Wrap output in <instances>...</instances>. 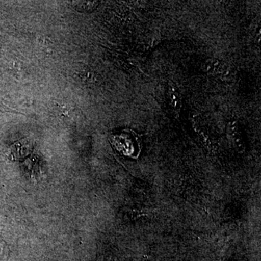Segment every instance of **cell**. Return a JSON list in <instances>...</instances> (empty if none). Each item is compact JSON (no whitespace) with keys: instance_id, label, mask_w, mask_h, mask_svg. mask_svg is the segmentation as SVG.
<instances>
[{"instance_id":"cell-3","label":"cell","mask_w":261,"mask_h":261,"mask_svg":"<svg viewBox=\"0 0 261 261\" xmlns=\"http://www.w3.org/2000/svg\"><path fill=\"white\" fill-rule=\"evenodd\" d=\"M167 93L171 109L175 114H179L183 102H182L181 92L176 84L173 83V82H168Z\"/></svg>"},{"instance_id":"cell-5","label":"cell","mask_w":261,"mask_h":261,"mask_svg":"<svg viewBox=\"0 0 261 261\" xmlns=\"http://www.w3.org/2000/svg\"><path fill=\"white\" fill-rule=\"evenodd\" d=\"M97 5V2H78L75 4V8L78 10L84 9L83 12H90V10H94Z\"/></svg>"},{"instance_id":"cell-4","label":"cell","mask_w":261,"mask_h":261,"mask_svg":"<svg viewBox=\"0 0 261 261\" xmlns=\"http://www.w3.org/2000/svg\"><path fill=\"white\" fill-rule=\"evenodd\" d=\"M227 133L228 138L232 141L238 149H244L243 141L240 133L238 122L233 120L228 123Z\"/></svg>"},{"instance_id":"cell-2","label":"cell","mask_w":261,"mask_h":261,"mask_svg":"<svg viewBox=\"0 0 261 261\" xmlns=\"http://www.w3.org/2000/svg\"><path fill=\"white\" fill-rule=\"evenodd\" d=\"M202 69L210 76L216 77L222 80H229L232 72L224 61L216 58L206 60L202 65Z\"/></svg>"},{"instance_id":"cell-1","label":"cell","mask_w":261,"mask_h":261,"mask_svg":"<svg viewBox=\"0 0 261 261\" xmlns=\"http://www.w3.org/2000/svg\"><path fill=\"white\" fill-rule=\"evenodd\" d=\"M111 144L120 153L137 159L140 152V140L132 130H123L121 134L111 137Z\"/></svg>"}]
</instances>
